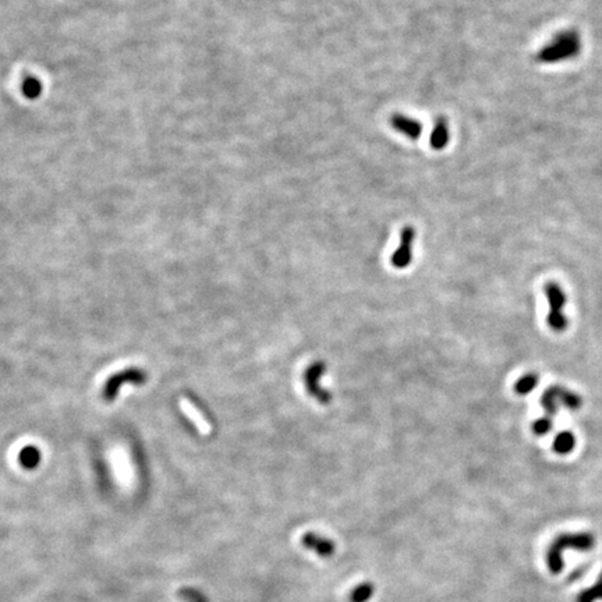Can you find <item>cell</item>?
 Masks as SVG:
<instances>
[{
	"label": "cell",
	"mask_w": 602,
	"mask_h": 602,
	"mask_svg": "<svg viewBox=\"0 0 602 602\" xmlns=\"http://www.w3.org/2000/svg\"><path fill=\"white\" fill-rule=\"evenodd\" d=\"M594 536L590 533H565L558 536L547 552V563L549 570L558 574L563 569V552L566 549L574 550H590L594 547Z\"/></svg>",
	"instance_id": "obj_1"
},
{
	"label": "cell",
	"mask_w": 602,
	"mask_h": 602,
	"mask_svg": "<svg viewBox=\"0 0 602 602\" xmlns=\"http://www.w3.org/2000/svg\"><path fill=\"white\" fill-rule=\"evenodd\" d=\"M582 51V40L576 31H563L544 47L537 60L540 63H558L572 59Z\"/></svg>",
	"instance_id": "obj_2"
},
{
	"label": "cell",
	"mask_w": 602,
	"mask_h": 602,
	"mask_svg": "<svg viewBox=\"0 0 602 602\" xmlns=\"http://www.w3.org/2000/svg\"><path fill=\"white\" fill-rule=\"evenodd\" d=\"M544 293L547 296L548 304H549V313H548L547 324L553 332H563L567 328L569 321L565 315L563 310L566 306V294L562 289V286L556 282H548L544 286Z\"/></svg>",
	"instance_id": "obj_3"
},
{
	"label": "cell",
	"mask_w": 602,
	"mask_h": 602,
	"mask_svg": "<svg viewBox=\"0 0 602 602\" xmlns=\"http://www.w3.org/2000/svg\"><path fill=\"white\" fill-rule=\"evenodd\" d=\"M327 373V366L323 361H314L308 366L304 373V383L310 396H313L320 404L327 406L332 400V395L325 387L320 385L323 375Z\"/></svg>",
	"instance_id": "obj_4"
},
{
	"label": "cell",
	"mask_w": 602,
	"mask_h": 602,
	"mask_svg": "<svg viewBox=\"0 0 602 602\" xmlns=\"http://www.w3.org/2000/svg\"><path fill=\"white\" fill-rule=\"evenodd\" d=\"M416 231L413 227L406 226L400 233V244L399 248L392 255V265L396 270L407 268L413 261V243H414Z\"/></svg>",
	"instance_id": "obj_5"
},
{
	"label": "cell",
	"mask_w": 602,
	"mask_h": 602,
	"mask_svg": "<svg viewBox=\"0 0 602 602\" xmlns=\"http://www.w3.org/2000/svg\"><path fill=\"white\" fill-rule=\"evenodd\" d=\"M301 544L303 547L315 552L321 558H330L336 552L335 543L318 533H306L301 537Z\"/></svg>",
	"instance_id": "obj_6"
},
{
	"label": "cell",
	"mask_w": 602,
	"mask_h": 602,
	"mask_svg": "<svg viewBox=\"0 0 602 602\" xmlns=\"http://www.w3.org/2000/svg\"><path fill=\"white\" fill-rule=\"evenodd\" d=\"M180 409L184 413V416L195 426V428L207 435L211 433V424L208 423V420L203 416V413L198 410V407L187 397H181L180 399Z\"/></svg>",
	"instance_id": "obj_7"
},
{
	"label": "cell",
	"mask_w": 602,
	"mask_h": 602,
	"mask_svg": "<svg viewBox=\"0 0 602 602\" xmlns=\"http://www.w3.org/2000/svg\"><path fill=\"white\" fill-rule=\"evenodd\" d=\"M566 389L562 386H550L541 396V406L544 407L547 416H556L559 409L563 407V397Z\"/></svg>",
	"instance_id": "obj_8"
},
{
	"label": "cell",
	"mask_w": 602,
	"mask_h": 602,
	"mask_svg": "<svg viewBox=\"0 0 602 602\" xmlns=\"http://www.w3.org/2000/svg\"><path fill=\"white\" fill-rule=\"evenodd\" d=\"M392 124H393V127H395L397 131L403 133V134H404V136H407L409 138L417 140V138L420 137V133H421V124H420L417 120H411V119H409V117H404V116L396 114V116L392 119Z\"/></svg>",
	"instance_id": "obj_9"
},
{
	"label": "cell",
	"mask_w": 602,
	"mask_h": 602,
	"mask_svg": "<svg viewBox=\"0 0 602 602\" xmlns=\"http://www.w3.org/2000/svg\"><path fill=\"white\" fill-rule=\"evenodd\" d=\"M576 446V437L573 433L570 431H562L559 433L552 442V447L555 450V453L558 454H569L570 452H573Z\"/></svg>",
	"instance_id": "obj_10"
},
{
	"label": "cell",
	"mask_w": 602,
	"mask_h": 602,
	"mask_svg": "<svg viewBox=\"0 0 602 602\" xmlns=\"http://www.w3.org/2000/svg\"><path fill=\"white\" fill-rule=\"evenodd\" d=\"M540 383V375L536 373H527L522 375L514 383V392L520 396L530 395Z\"/></svg>",
	"instance_id": "obj_11"
},
{
	"label": "cell",
	"mask_w": 602,
	"mask_h": 602,
	"mask_svg": "<svg viewBox=\"0 0 602 602\" xmlns=\"http://www.w3.org/2000/svg\"><path fill=\"white\" fill-rule=\"evenodd\" d=\"M374 591H375L374 584L370 582H366V583H361L351 590L349 600L350 602H368L373 598Z\"/></svg>",
	"instance_id": "obj_12"
},
{
	"label": "cell",
	"mask_w": 602,
	"mask_h": 602,
	"mask_svg": "<svg viewBox=\"0 0 602 602\" xmlns=\"http://www.w3.org/2000/svg\"><path fill=\"white\" fill-rule=\"evenodd\" d=\"M447 124L443 120H439L437 127L433 131L431 136V145L435 150H442L445 147V144L447 143Z\"/></svg>",
	"instance_id": "obj_13"
},
{
	"label": "cell",
	"mask_w": 602,
	"mask_h": 602,
	"mask_svg": "<svg viewBox=\"0 0 602 602\" xmlns=\"http://www.w3.org/2000/svg\"><path fill=\"white\" fill-rule=\"evenodd\" d=\"M597 600H602V572L597 579V583L593 587L586 589L577 597V602H596Z\"/></svg>",
	"instance_id": "obj_14"
},
{
	"label": "cell",
	"mask_w": 602,
	"mask_h": 602,
	"mask_svg": "<svg viewBox=\"0 0 602 602\" xmlns=\"http://www.w3.org/2000/svg\"><path fill=\"white\" fill-rule=\"evenodd\" d=\"M552 428H553V421H552V419L549 416H546V417H541V419L536 420L533 423V426H531V430H533V433L537 437L547 435V434H549L552 431Z\"/></svg>",
	"instance_id": "obj_15"
},
{
	"label": "cell",
	"mask_w": 602,
	"mask_h": 602,
	"mask_svg": "<svg viewBox=\"0 0 602 602\" xmlns=\"http://www.w3.org/2000/svg\"><path fill=\"white\" fill-rule=\"evenodd\" d=\"M179 596L186 602H208V597L197 589H181Z\"/></svg>",
	"instance_id": "obj_16"
}]
</instances>
